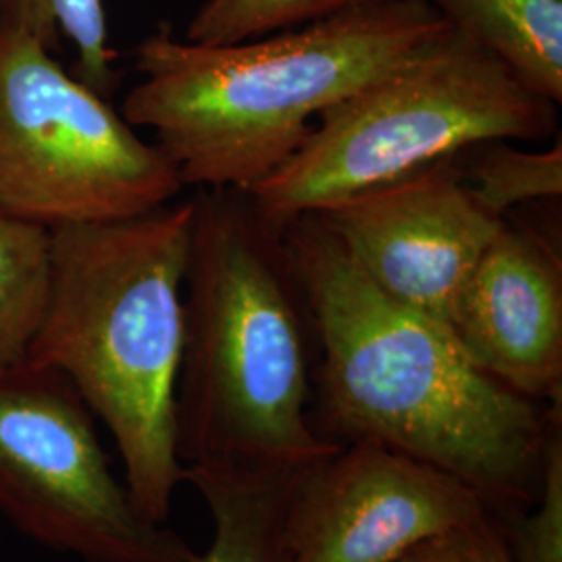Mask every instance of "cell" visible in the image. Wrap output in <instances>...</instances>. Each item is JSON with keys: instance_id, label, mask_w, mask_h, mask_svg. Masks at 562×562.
Wrapping results in <instances>:
<instances>
[{"instance_id": "7c38bea8", "label": "cell", "mask_w": 562, "mask_h": 562, "mask_svg": "<svg viewBox=\"0 0 562 562\" xmlns=\"http://www.w3.org/2000/svg\"><path fill=\"white\" fill-rule=\"evenodd\" d=\"M546 99L562 102V0H427Z\"/></svg>"}, {"instance_id": "4fadbf2b", "label": "cell", "mask_w": 562, "mask_h": 562, "mask_svg": "<svg viewBox=\"0 0 562 562\" xmlns=\"http://www.w3.org/2000/svg\"><path fill=\"white\" fill-rule=\"evenodd\" d=\"M50 232L0 213V367L27 359L48 292Z\"/></svg>"}, {"instance_id": "5bb4252c", "label": "cell", "mask_w": 562, "mask_h": 562, "mask_svg": "<svg viewBox=\"0 0 562 562\" xmlns=\"http://www.w3.org/2000/svg\"><path fill=\"white\" fill-rule=\"evenodd\" d=\"M0 20L25 27L53 53L59 50L60 34H65L78 48L74 78L106 101L120 88L104 0H0Z\"/></svg>"}, {"instance_id": "30bf717a", "label": "cell", "mask_w": 562, "mask_h": 562, "mask_svg": "<svg viewBox=\"0 0 562 562\" xmlns=\"http://www.w3.org/2000/svg\"><path fill=\"white\" fill-rule=\"evenodd\" d=\"M446 331L483 373L525 398L561 406L562 261L554 244L506 215Z\"/></svg>"}, {"instance_id": "8fae6325", "label": "cell", "mask_w": 562, "mask_h": 562, "mask_svg": "<svg viewBox=\"0 0 562 562\" xmlns=\"http://www.w3.org/2000/svg\"><path fill=\"white\" fill-rule=\"evenodd\" d=\"M294 475L186 467L213 517V540L196 562H288L285 513Z\"/></svg>"}, {"instance_id": "e0dca14e", "label": "cell", "mask_w": 562, "mask_h": 562, "mask_svg": "<svg viewBox=\"0 0 562 562\" xmlns=\"http://www.w3.org/2000/svg\"><path fill=\"white\" fill-rule=\"evenodd\" d=\"M504 536L517 562H562V434L546 452L538 501L508 519Z\"/></svg>"}, {"instance_id": "ac0fdd59", "label": "cell", "mask_w": 562, "mask_h": 562, "mask_svg": "<svg viewBox=\"0 0 562 562\" xmlns=\"http://www.w3.org/2000/svg\"><path fill=\"white\" fill-rule=\"evenodd\" d=\"M394 562H517L503 525L487 515L480 521L467 522L434 533L411 546Z\"/></svg>"}, {"instance_id": "6da1fadb", "label": "cell", "mask_w": 562, "mask_h": 562, "mask_svg": "<svg viewBox=\"0 0 562 562\" xmlns=\"http://www.w3.org/2000/svg\"><path fill=\"white\" fill-rule=\"evenodd\" d=\"M283 246L319 346L325 434L367 440L438 467L480 494L498 521L538 501L561 406L483 373L450 334L387 299L313 215Z\"/></svg>"}, {"instance_id": "52a82bcc", "label": "cell", "mask_w": 562, "mask_h": 562, "mask_svg": "<svg viewBox=\"0 0 562 562\" xmlns=\"http://www.w3.org/2000/svg\"><path fill=\"white\" fill-rule=\"evenodd\" d=\"M0 513L36 542L86 562H196L144 517L102 450L94 415L53 367H0Z\"/></svg>"}, {"instance_id": "ba28073f", "label": "cell", "mask_w": 562, "mask_h": 562, "mask_svg": "<svg viewBox=\"0 0 562 562\" xmlns=\"http://www.w3.org/2000/svg\"><path fill=\"white\" fill-rule=\"evenodd\" d=\"M492 515L467 483L383 443L355 440L296 473L288 562H394L411 546Z\"/></svg>"}, {"instance_id": "277c9868", "label": "cell", "mask_w": 562, "mask_h": 562, "mask_svg": "<svg viewBox=\"0 0 562 562\" xmlns=\"http://www.w3.org/2000/svg\"><path fill=\"white\" fill-rule=\"evenodd\" d=\"M192 201L115 222L50 232L48 292L27 361L78 387L120 448L125 485L167 522L186 482L178 454V378Z\"/></svg>"}, {"instance_id": "8992f818", "label": "cell", "mask_w": 562, "mask_h": 562, "mask_svg": "<svg viewBox=\"0 0 562 562\" xmlns=\"http://www.w3.org/2000/svg\"><path fill=\"white\" fill-rule=\"evenodd\" d=\"M178 167L32 32L0 20V213L53 232L173 201Z\"/></svg>"}, {"instance_id": "3957f363", "label": "cell", "mask_w": 562, "mask_h": 562, "mask_svg": "<svg viewBox=\"0 0 562 562\" xmlns=\"http://www.w3.org/2000/svg\"><path fill=\"white\" fill-rule=\"evenodd\" d=\"M190 201L178 454L183 467L294 475L341 442L308 417L311 322L283 229L241 190Z\"/></svg>"}, {"instance_id": "7a4b0ae2", "label": "cell", "mask_w": 562, "mask_h": 562, "mask_svg": "<svg viewBox=\"0 0 562 562\" xmlns=\"http://www.w3.org/2000/svg\"><path fill=\"white\" fill-rule=\"evenodd\" d=\"M448 23L427 0H357L252 41L206 46L169 23L136 46L121 115L150 127L181 183L248 192L301 146L313 123Z\"/></svg>"}, {"instance_id": "9a60e30c", "label": "cell", "mask_w": 562, "mask_h": 562, "mask_svg": "<svg viewBox=\"0 0 562 562\" xmlns=\"http://www.w3.org/2000/svg\"><path fill=\"white\" fill-rule=\"evenodd\" d=\"M462 178L483 206L506 217L519 204L562 194V144L522 150L510 140H485L457 153Z\"/></svg>"}, {"instance_id": "9c48e42d", "label": "cell", "mask_w": 562, "mask_h": 562, "mask_svg": "<svg viewBox=\"0 0 562 562\" xmlns=\"http://www.w3.org/2000/svg\"><path fill=\"white\" fill-rule=\"evenodd\" d=\"M306 215L387 299L443 329L504 223L475 199L457 155Z\"/></svg>"}, {"instance_id": "5b68a950", "label": "cell", "mask_w": 562, "mask_h": 562, "mask_svg": "<svg viewBox=\"0 0 562 562\" xmlns=\"http://www.w3.org/2000/svg\"><path fill=\"white\" fill-rule=\"evenodd\" d=\"M559 104L480 42L446 25L336 102L299 150L246 194L273 227L401 180L485 140H550Z\"/></svg>"}, {"instance_id": "2e32d148", "label": "cell", "mask_w": 562, "mask_h": 562, "mask_svg": "<svg viewBox=\"0 0 562 562\" xmlns=\"http://www.w3.org/2000/svg\"><path fill=\"white\" fill-rule=\"evenodd\" d=\"M357 0H204L186 41L222 46L322 20Z\"/></svg>"}]
</instances>
